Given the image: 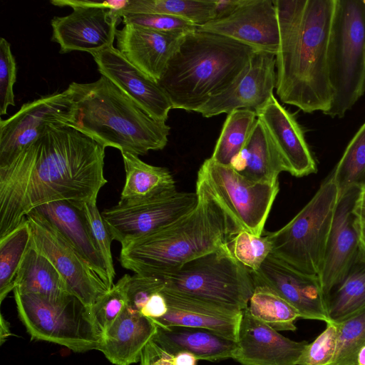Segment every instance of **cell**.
Returning <instances> with one entry per match:
<instances>
[{
	"instance_id": "obj_23",
	"label": "cell",
	"mask_w": 365,
	"mask_h": 365,
	"mask_svg": "<svg viewBox=\"0 0 365 365\" xmlns=\"http://www.w3.org/2000/svg\"><path fill=\"white\" fill-rule=\"evenodd\" d=\"M185 35L125 24L116 31V48L129 62L158 82Z\"/></svg>"
},
{
	"instance_id": "obj_19",
	"label": "cell",
	"mask_w": 365,
	"mask_h": 365,
	"mask_svg": "<svg viewBox=\"0 0 365 365\" xmlns=\"http://www.w3.org/2000/svg\"><path fill=\"white\" fill-rule=\"evenodd\" d=\"M232 359L242 365H296L308 342L291 340L242 310Z\"/></svg>"
},
{
	"instance_id": "obj_41",
	"label": "cell",
	"mask_w": 365,
	"mask_h": 365,
	"mask_svg": "<svg viewBox=\"0 0 365 365\" xmlns=\"http://www.w3.org/2000/svg\"><path fill=\"white\" fill-rule=\"evenodd\" d=\"M337 336L336 324L327 323L326 329L306 346L296 365H327L334 356Z\"/></svg>"
},
{
	"instance_id": "obj_29",
	"label": "cell",
	"mask_w": 365,
	"mask_h": 365,
	"mask_svg": "<svg viewBox=\"0 0 365 365\" xmlns=\"http://www.w3.org/2000/svg\"><path fill=\"white\" fill-rule=\"evenodd\" d=\"M14 290L21 294H37L51 300H58L71 294L61 274L35 247L31 240L17 272Z\"/></svg>"
},
{
	"instance_id": "obj_31",
	"label": "cell",
	"mask_w": 365,
	"mask_h": 365,
	"mask_svg": "<svg viewBox=\"0 0 365 365\" xmlns=\"http://www.w3.org/2000/svg\"><path fill=\"white\" fill-rule=\"evenodd\" d=\"M330 322L340 323L365 308V262L358 259L327 296Z\"/></svg>"
},
{
	"instance_id": "obj_5",
	"label": "cell",
	"mask_w": 365,
	"mask_h": 365,
	"mask_svg": "<svg viewBox=\"0 0 365 365\" xmlns=\"http://www.w3.org/2000/svg\"><path fill=\"white\" fill-rule=\"evenodd\" d=\"M75 110L71 127L102 146L139 156L163 149L170 128L155 120L106 77L67 88Z\"/></svg>"
},
{
	"instance_id": "obj_48",
	"label": "cell",
	"mask_w": 365,
	"mask_h": 365,
	"mask_svg": "<svg viewBox=\"0 0 365 365\" xmlns=\"http://www.w3.org/2000/svg\"><path fill=\"white\" fill-rule=\"evenodd\" d=\"M173 355V365H196L197 358L190 352L180 351Z\"/></svg>"
},
{
	"instance_id": "obj_7",
	"label": "cell",
	"mask_w": 365,
	"mask_h": 365,
	"mask_svg": "<svg viewBox=\"0 0 365 365\" xmlns=\"http://www.w3.org/2000/svg\"><path fill=\"white\" fill-rule=\"evenodd\" d=\"M338 203L339 190L329 176L288 223L267 235L271 254L301 272L319 277Z\"/></svg>"
},
{
	"instance_id": "obj_9",
	"label": "cell",
	"mask_w": 365,
	"mask_h": 365,
	"mask_svg": "<svg viewBox=\"0 0 365 365\" xmlns=\"http://www.w3.org/2000/svg\"><path fill=\"white\" fill-rule=\"evenodd\" d=\"M13 291L19 317L32 339L64 346L76 353L99 349L102 332L91 308L76 297L51 300Z\"/></svg>"
},
{
	"instance_id": "obj_21",
	"label": "cell",
	"mask_w": 365,
	"mask_h": 365,
	"mask_svg": "<svg viewBox=\"0 0 365 365\" xmlns=\"http://www.w3.org/2000/svg\"><path fill=\"white\" fill-rule=\"evenodd\" d=\"M163 292L168 311L153 321L157 326L206 329L237 341L242 311L179 294L165 286Z\"/></svg>"
},
{
	"instance_id": "obj_39",
	"label": "cell",
	"mask_w": 365,
	"mask_h": 365,
	"mask_svg": "<svg viewBox=\"0 0 365 365\" xmlns=\"http://www.w3.org/2000/svg\"><path fill=\"white\" fill-rule=\"evenodd\" d=\"M73 205L81 210L87 221L93 238L104 261L111 288L114 284L113 280L115 276L110 250L113 239L98 209L97 201Z\"/></svg>"
},
{
	"instance_id": "obj_18",
	"label": "cell",
	"mask_w": 365,
	"mask_h": 365,
	"mask_svg": "<svg viewBox=\"0 0 365 365\" xmlns=\"http://www.w3.org/2000/svg\"><path fill=\"white\" fill-rule=\"evenodd\" d=\"M99 73L155 120L165 122L172 103L158 82L129 62L114 46L91 54Z\"/></svg>"
},
{
	"instance_id": "obj_47",
	"label": "cell",
	"mask_w": 365,
	"mask_h": 365,
	"mask_svg": "<svg viewBox=\"0 0 365 365\" xmlns=\"http://www.w3.org/2000/svg\"><path fill=\"white\" fill-rule=\"evenodd\" d=\"M352 213L356 220L365 223V190L359 192L353 205Z\"/></svg>"
},
{
	"instance_id": "obj_20",
	"label": "cell",
	"mask_w": 365,
	"mask_h": 365,
	"mask_svg": "<svg viewBox=\"0 0 365 365\" xmlns=\"http://www.w3.org/2000/svg\"><path fill=\"white\" fill-rule=\"evenodd\" d=\"M255 113L271 136L286 172L297 178L317 173V163L302 127L274 95Z\"/></svg>"
},
{
	"instance_id": "obj_49",
	"label": "cell",
	"mask_w": 365,
	"mask_h": 365,
	"mask_svg": "<svg viewBox=\"0 0 365 365\" xmlns=\"http://www.w3.org/2000/svg\"><path fill=\"white\" fill-rule=\"evenodd\" d=\"M355 225L359 234V252L358 259L365 262V223L355 218Z\"/></svg>"
},
{
	"instance_id": "obj_16",
	"label": "cell",
	"mask_w": 365,
	"mask_h": 365,
	"mask_svg": "<svg viewBox=\"0 0 365 365\" xmlns=\"http://www.w3.org/2000/svg\"><path fill=\"white\" fill-rule=\"evenodd\" d=\"M197 30L220 34L275 56L279 47L277 13L272 0H246L230 15L197 26Z\"/></svg>"
},
{
	"instance_id": "obj_25",
	"label": "cell",
	"mask_w": 365,
	"mask_h": 365,
	"mask_svg": "<svg viewBox=\"0 0 365 365\" xmlns=\"http://www.w3.org/2000/svg\"><path fill=\"white\" fill-rule=\"evenodd\" d=\"M49 222L80 252L110 289L101 254L81 210L67 201H56L33 210Z\"/></svg>"
},
{
	"instance_id": "obj_8",
	"label": "cell",
	"mask_w": 365,
	"mask_h": 365,
	"mask_svg": "<svg viewBox=\"0 0 365 365\" xmlns=\"http://www.w3.org/2000/svg\"><path fill=\"white\" fill-rule=\"evenodd\" d=\"M162 279L175 292L241 311L255 289L250 271L234 257L228 241Z\"/></svg>"
},
{
	"instance_id": "obj_33",
	"label": "cell",
	"mask_w": 365,
	"mask_h": 365,
	"mask_svg": "<svg viewBox=\"0 0 365 365\" xmlns=\"http://www.w3.org/2000/svg\"><path fill=\"white\" fill-rule=\"evenodd\" d=\"M247 309L257 319L276 331H294L298 311L278 294L263 285H255Z\"/></svg>"
},
{
	"instance_id": "obj_2",
	"label": "cell",
	"mask_w": 365,
	"mask_h": 365,
	"mask_svg": "<svg viewBox=\"0 0 365 365\" xmlns=\"http://www.w3.org/2000/svg\"><path fill=\"white\" fill-rule=\"evenodd\" d=\"M279 28L275 56L280 101L307 113L331 107L328 48L336 0H274Z\"/></svg>"
},
{
	"instance_id": "obj_35",
	"label": "cell",
	"mask_w": 365,
	"mask_h": 365,
	"mask_svg": "<svg viewBox=\"0 0 365 365\" xmlns=\"http://www.w3.org/2000/svg\"><path fill=\"white\" fill-rule=\"evenodd\" d=\"M31 240L27 220L0 238V303L14 289V280Z\"/></svg>"
},
{
	"instance_id": "obj_42",
	"label": "cell",
	"mask_w": 365,
	"mask_h": 365,
	"mask_svg": "<svg viewBox=\"0 0 365 365\" xmlns=\"http://www.w3.org/2000/svg\"><path fill=\"white\" fill-rule=\"evenodd\" d=\"M17 67L11 44L0 38V115L7 114L10 106H15L14 85L16 81Z\"/></svg>"
},
{
	"instance_id": "obj_28",
	"label": "cell",
	"mask_w": 365,
	"mask_h": 365,
	"mask_svg": "<svg viewBox=\"0 0 365 365\" xmlns=\"http://www.w3.org/2000/svg\"><path fill=\"white\" fill-rule=\"evenodd\" d=\"M121 155L125 180L118 202L152 201L177 192L174 178L166 168L149 165L131 153Z\"/></svg>"
},
{
	"instance_id": "obj_13",
	"label": "cell",
	"mask_w": 365,
	"mask_h": 365,
	"mask_svg": "<svg viewBox=\"0 0 365 365\" xmlns=\"http://www.w3.org/2000/svg\"><path fill=\"white\" fill-rule=\"evenodd\" d=\"M195 192H175L158 200L116 205L101 212L113 240L121 245L158 231L178 221L197 204Z\"/></svg>"
},
{
	"instance_id": "obj_38",
	"label": "cell",
	"mask_w": 365,
	"mask_h": 365,
	"mask_svg": "<svg viewBox=\"0 0 365 365\" xmlns=\"http://www.w3.org/2000/svg\"><path fill=\"white\" fill-rule=\"evenodd\" d=\"M130 277L128 274H124L90 307L102 334L128 307L127 284Z\"/></svg>"
},
{
	"instance_id": "obj_46",
	"label": "cell",
	"mask_w": 365,
	"mask_h": 365,
	"mask_svg": "<svg viewBox=\"0 0 365 365\" xmlns=\"http://www.w3.org/2000/svg\"><path fill=\"white\" fill-rule=\"evenodd\" d=\"M246 0H214L215 19L226 17L243 5Z\"/></svg>"
},
{
	"instance_id": "obj_17",
	"label": "cell",
	"mask_w": 365,
	"mask_h": 365,
	"mask_svg": "<svg viewBox=\"0 0 365 365\" xmlns=\"http://www.w3.org/2000/svg\"><path fill=\"white\" fill-rule=\"evenodd\" d=\"M276 60L273 53L257 51L245 73L226 91L212 98L197 112L210 118L237 109L257 112L274 95Z\"/></svg>"
},
{
	"instance_id": "obj_45",
	"label": "cell",
	"mask_w": 365,
	"mask_h": 365,
	"mask_svg": "<svg viewBox=\"0 0 365 365\" xmlns=\"http://www.w3.org/2000/svg\"><path fill=\"white\" fill-rule=\"evenodd\" d=\"M139 362L140 365H173V355L164 351L153 340L143 349Z\"/></svg>"
},
{
	"instance_id": "obj_26",
	"label": "cell",
	"mask_w": 365,
	"mask_h": 365,
	"mask_svg": "<svg viewBox=\"0 0 365 365\" xmlns=\"http://www.w3.org/2000/svg\"><path fill=\"white\" fill-rule=\"evenodd\" d=\"M152 340L168 354L187 351L209 361L232 359L237 347L236 341L213 331L182 326H157Z\"/></svg>"
},
{
	"instance_id": "obj_11",
	"label": "cell",
	"mask_w": 365,
	"mask_h": 365,
	"mask_svg": "<svg viewBox=\"0 0 365 365\" xmlns=\"http://www.w3.org/2000/svg\"><path fill=\"white\" fill-rule=\"evenodd\" d=\"M74 110L72 94L66 88L25 103L13 115L1 119L0 166L9 164L48 128L71 127Z\"/></svg>"
},
{
	"instance_id": "obj_40",
	"label": "cell",
	"mask_w": 365,
	"mask_h": 365,
	"mask_svg": "<svg viewBox=\"0 0 365 365\" xmlns=\"http://www.w3.org/2000/svg\"><path fill=\"white\" fill-rule=\"evenodd\" d=\"M125 24H134L153 31L185 35L197 29L192 23L173 16L160 14H128L122 16Z\"/></svg>"
},
{
	"instance_id": "obj_12",
	"label": "cell",
	"mask_w": 365,
	"mask_h": 365,
	"mask_svg": "<svg viewBox=\"0 0 365 365\" xmlns=\"http://www.w3.org/2000/svg\"><path fill=\"white\" fill-rule=\"evenodd\" d=\"M26 220L34 245L52 262L72 295L91 307L109 290L80 252L43 217L32 210Z\"/></svg>"
},
{
	"instance_id": "obj_24",
	"label": "cell",
	"mask_w": 365,
	"mask_h": 365,
	"mask_svg": "<svg viewBox=\"0 0 365 365\" xmlns=\"http://www.w3.org/2000/svg\"><path fill=\"white\" fill-rule=\"evenodd\" d=\"M156 332L152 319L127 307L103 334L98 350L115 365H130L140 361Z\"/></svg>"
},
{
	"instance_id": "obj_32",
	"label": "cell",
	"mask_w": 365,
	"mask_h": 365,
	"mask_svg": "<svg viewBox=\"0 0 365 365\" xmlns=\"http://www.w3.org/2000/svg\"><path fill=\"white\" fill-rule=\"evenodd\" d=\"M257 119L255 111L249 109H237L227 114L210 158L230 165L244 148Z\"/></svg>"
},
{
	"instance_id": "obj_10",
	"label": "cell",
	"mask_w": 365,
	"mask_h": 365,
	"mask_svg": "<svg viewBox=\"0 0 365 365\" xmlns=\"http://www.w3.org/2000/svg\"><path fill=\"white\" fill-rule=\"evenodd\" d=\"M197 181L201 182L222 207L237 230L261 236L279 183L268 185L252 181L230 165L210 158L200 166Z\"/></svg>"
},
{
	"instance_id": "obj_3",
	"label": "cell",
	"mask_w": 365,
	"mask_h": 365,
	"mask_svg": "<svg viewBox=\"0 0 365 365\" xmlns=\"http://www.w3.org/2000/svg\"><path fill=\"white\" fill-rule=\"evenodd\" d=\"M198 201L173 224L121 245L119 262L134 274L164 278L185 264L217 250L237 233L222 207L196 181Z\"/></svg>"
},
{
	"instance_id": "obj_27",
	"label": "cell",
	"mask_w": 365,
	"mask_h": 365,
	"mask_svg": "<svg viewBox=\"0 0 365 365\" xmlns=\"http://www.w3.org/2000/svg\"><path fill=\"white\" fill-rule=\"evenodd\" d=\"M230 166L252 181L279 183L278 176L285 168L271 136L258 118L244 148Z\"/></svg>"
},
{
	"instance_id": "obj_36",
	"label": "cell",
	"mask_w": 365,
	"mask_h": 365,
	"mask_svg": "<svg viewBox=\"0 0 365 365\" xmlns=\"http://www.w3.org/2000/svg\"><path fill=\"white\" fill-rule=\"evenodd\" d=\"M336 325V350L327 365H357L358 354L365 346V308Z\"/></svg>"
},
{
	"instance_id": "obj_43",
	"label": "cell",
	"mask_w": 365,
	"mask_h": 365,
	"mask_svg": "<svg viewBox=\"0 0 365 365\" xmlns=\"http://www.w3.org/2000/svg\"><path fill=\"white\" fill-rule=\"evenodd\" d=\"M50 2L53 5L59 7L68 6L71 9L73 7L97 8L120 12L128 4L129 0H51Z\"/></svg>"
},
{
	"instance_id": "obj_51",
	"label": "cell",
	"mask_w": 365,
	"mask_h": 365,
	"mask_svg": "<svg viewBox=\"0 0 365 365\" xmlns=\"http://www.w3.org/2000/svg\"><path fill=\"white\" fill-rule=\"evenodd\" d=\"M357 365H365V346L361 348L358 354Z\"/></svg>"
},
{
	"instance_id": "obj_34",
	"label": "cell",
	"mask_w": 365,
	"mask_h": 365,
	"mask_svg": "<svg viewBox=\"0 0 365 365\" xmlns=\"http://www.w3.org/2000/svg\"><path fill=\"white\" fill-rule=\"evenodd\" d=\"M339 190V201L349 192L365 190V122L347 145L330 175Z\"/></svg>"
},
{
	"instance_id": "obj_4",
	"label": "cell",
	"mask_w": 365,
	"mask_h": 365,
	"mask_svg": "<svg viewBox=\"0 0 365 365\" xmlns=\"http://www.w3.org/2000/svg\"><path fill=\"white\" fill-rule=\"evenodd\" d=\"M256 52L232 38L196 29L184 36L158 83L173 108L197 112L245 73Z\"/></svg>"
},
{
	"instance_id": "obj_6",
	"label": "cell",
	"mask_w": 365,
	"mask_h": 365,
	"mask_svg": "<svg viewBox=\"0 0 365 365\" xmlns=\"http://www.w3.org/2000/svg\"><path fill=\"white\" fill-rule=\"evenodd\" d=\"M328 66L333 101L324 114L341 118L365 91V0H336Z\"/></svg>"
},
{
	"instance_id": "obj_44",
	"label": "cell",
	"mask_w": 365,
	"mask_h": 365,
	"mask_svg": "<svg viewBox=\"0 0 365 365\" xmlns=\"http://www.w3.org/2000/svg\"><path fill=\"white\" fill-rule=\"evenodd\" d=\"M165 284L154 292L148 299L140 313L153 321L164 316L168 311V305L163 292Z\"/></svg>"
},
{
	"instance_id": "obj_15",
	"label": "cell",
	"mask_w": 365,
	"mask_h": 365,
	"mask_svg": "<svg viewBox=\"0 0 365 365\" xmlns=\"http://www.w3.org/2000/svg\"><path fill=\"white\" fill-rule=\"evenodd\" d=\"M71 14L51 21V41L60 46V53L84 51L91 54L113 46L118 11L97 8L73 7Z\"/></svg>"
},
{
	"instance_id": "obj_50",
	"label": "cell",
	"mask_w": 365,
	"mask_h": 365,
	"mask_svg": "<svg viewBox=\"0 0 365 365\" xmlns=\"http://www.w3.org/2000/svg\"><path fill=\"white\" fill-rule=\"evenodd\" d=\"M10 335H11V331H10V329H9V324L4 318L3 314H1V317H0V342H1V344H3Z\"/></svg>"
},
{
	"instance_id": "obj_37",
	"label": "cell",
	"mask_w": 365,
	"mask_h": 365,
	"mask_svg": "<svg viewBox=\"0 0 365 365\" xmlns=\"http://www.w3.org/2000/svg\"><path fill=\"white\" fill-rule=\"evenodd\" d=\"M230 250L250 272L257 271L271 254L272 245L267 236L255 235L241 230L228 240Z\"/></svg>"
},
{
	"instance_id": "obj_30",
	"label": "cell",
	"mask_w": 365,
	"mask_h": 365,
	"mask_svg": "<svg viewBox=\"0 0 365 365\" xmlns=\"http://www.w3.org/2000/svg\"><path fill=\"white\" fill-rule=\"evenodd\" d=\"M128 14H160L176 16L197 26L216 18L214 0H129L120 12Z\"/></svg>"
},
{
	"instance_id": "obj_1",
	"label": "cell",
	"mask_w": 365,
	"mask_h": 365,
	"mask_svg": "<svg viewBox=\"0 0 365 365\" xmlns=\"http://www.w3.org/2000/svg\"><path fill=\"white\" fill-rule=\"evenodd\" d=\"M106 148L68 126H53L12 161L0 166V238L39 205L97 201L107 183Z\"/></svg>"
},
{
	"instance_id": "obj_14",
	"label": "cell",
	"mask_w": 365,
	"mask_h": 365,
	"mask_svg": "<svg viewBox=\"0 0 365 365\" xmlns=\"http://www.w3.org/2000/svg\"><path fill=\"white\" fill-rule=\"evenodd\" d=\"M251 274L255 285L272 289L298 311L300 318L330 322L318 275L301 272L272 254Z\"/></svg>"
},
{
	"instance_id": "obj_22",
	"label": "cell",
	"mask_w": 365,
	"mask_h": 365,
	"mask_svg": "<svg viewBox=\"0 0 365 365\" xmlns=\"http://www.w3.org/2000/svg\"><path fill=\"white\" fill-rule=\"evenodd\" d=\"M359 192H349L338 203L319 275L327 298L358 261L359 240L352 208Z\"/></svg>"
}]
</instances>
